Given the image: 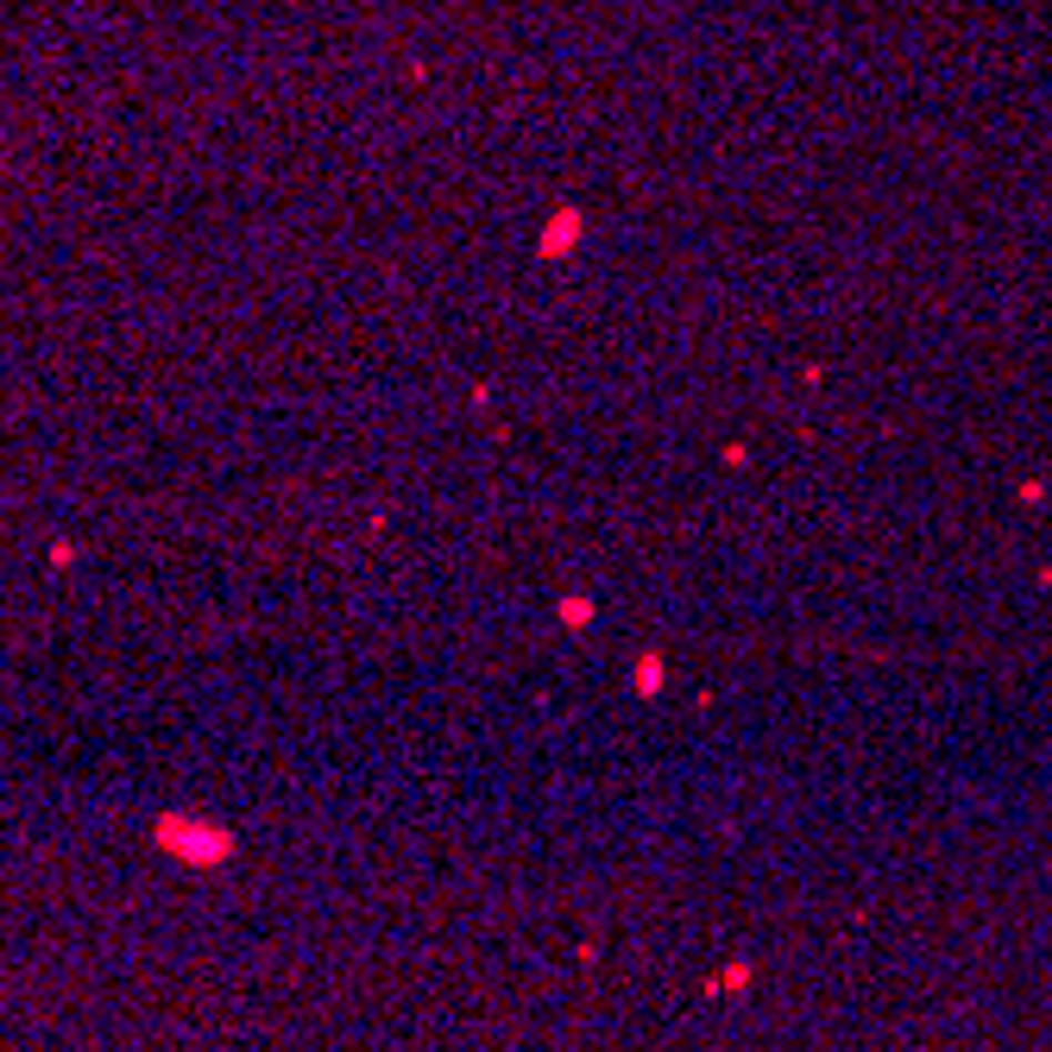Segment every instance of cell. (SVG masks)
I'll return each mask as SVG.
<instances>
[{
  "label": "cell",
  "instance_id": "cell-1",
  "mask_svg": "<svg viewBox=\"0 0 1052 1052\" xmlns=\"http://www.w3.org/2000/svg\"><path fill=\"white\" fill-rule=\"evenodd\" d=\"M209 826H183V819H164V844L176 851H190V858H221L227 851V838H202Z\"/></svg>",
  "mask_w": 1052,
  "mask_h": 1052
}]
</instances>
